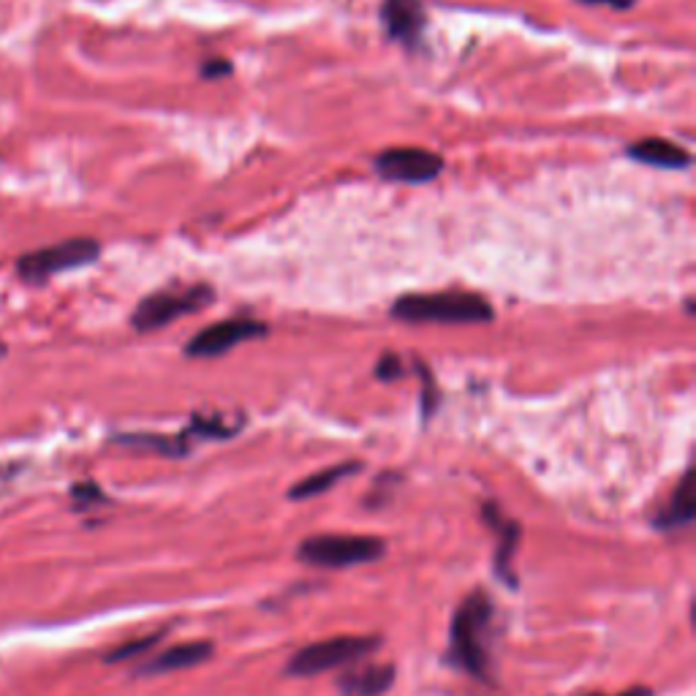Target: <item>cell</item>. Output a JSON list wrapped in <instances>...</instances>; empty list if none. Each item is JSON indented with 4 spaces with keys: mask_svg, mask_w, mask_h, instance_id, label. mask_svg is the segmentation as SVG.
I'll return each instance as SVG.
<instances>
[{
    "mask_svg": "<svg viewBox=\"0 0 696 696\" xmlns=\"http://www.w3.org/2000/svg\"><path fill=\"white\" fill-rule=\"evenodd\" d=\"M482 517H484V523L495 531V536H498V549H495V574H498V579H504L510 588H517V577H514V572H512V558H514V553H517L520 538H523L520 523H514V520L506 517L498 504H484Z\"/></svg>",
    "mask_w": 696,
    "mask_h": 696,
    "instance_id": "9c48e42d",
    "label": "cell"
},
{
    "mask_svg": "<svg viewBox=\"0 0 696 696\" xmlns=\"http://www.w3.org/2000/svg\"><path fill=\"white\" fill-rule=\"evenodd\" d=\"M381 20H384L390 39L403 41V44H414L422 36L427 14L422 0H384L381 6Z\"/></svg>",
    "mask_w": 696,
    "mask_h": 696,
    "instance_id": "30bf717a",
    "label": "cell"
},
{
    "mask_svg": "<svg viewBox=\"0 0 696 696\" xmlns=\"http://www.w3.org/2000/svg\"><path fill=\"white\" fill-rule=\"evenodd\" d=\"M232 74V63L223 58H213L202 65V77L204 80H223V77Z\"/></svg>",
    "mask_w": 696,
    "mask_h": 696,
    "instance_id": "ac0fdd59",
    "label": "cell"
},
{
    "mask_svg": "<svg viewBox=\"0 0 696 696\" xmlns=\"http://www.w3.org/2000/svg\"><path fill=\"white\" fill-rule=\"evenodd\" d=\"M264 335H268V324L256 322V319H226V322H218L199 332L196 337H191L185 346V356H191V360H215V356H223L232 349H238L240 343L259 341Z\"/></svg>",
    "mask_w": 696,
    "mask_h": 696,
    "instance_id": "52a82bcc",
    "label": "cell"
},
{
    "mask_svg": "<svg viewBox=\"0 0 696 696\" xmlns=\"http://www.w3.org/2000/svg\"><path fill=\"white\" fill-rule=\"evenodd\" d=\"M579 3H591V6H613V9H632L634 0H579Z\"/></svg>",
    "mask_w": 696,
    "mask_h": 696,
    "instance_id": "d6986e66",
    "label": "cell"
},
{
    "mask_svg": "<svg viewBox=\"0 0 696 696\" xmlns=\"http://www.w3.org/2000/svg\"><path fill=\"white\" fill-rule=\"evenodd\" d=\"M375 172L392 183H430L444 169V159L422 148H392L373 161Z\"/></svg>",
    "mask_w": 696,
    "mask_h": 696,
    "instance_id": "ba28073f",
    "label": "cell"
},
{
    "mask_svg": "<svg viewBox=\"0 0 696 696\" xmlns=\"http://www.w3.org/2000/svg\"><path fill=\"white\" fill-rule=\"evenodd\" d=\"M392 319L411 324H487L493 322V305L480 294L441 292L405 294L390 307Z\"/></svg>",
    "mask_w": 696,
    "mask_h": 696,
    "instance_id": "7a4b0ae2",
    "label": "cell"
},
{
    "mask_svg": "<svg viewBox=\"0 0 696 696\" xmlns=\"http://www.w3.org/2000/svg\"><path fill=\"white\" fill-rule=\"evenodd\" d=\"M495 604L484 591H474L463 598L450 623V647L446 662L463 669L474 680H493V658H490V637H493Z\"/></svg>",
    "mask_w": 696,
    "mask_h": 696,
    "instance_id": "6da1fadb",
    "label": "cell"
},
{
    "mask_svg": "<svg viewBox=\"0 0 696 696\" xmlns=\"http://www.w3.org/2000/svg\"><path fill=\"white\" fill-rule=\"evenodd\" d=\"M634 161L656 169H688L692 167V153L680 144L667 142V139H643L626 150Z\"/></svg>",
    "mask_w": 696,
    "mask_h": 696,
    "instance_id": "4fadbf2b",
    "label": "cell"
},
{
    "mask_svg": "<svg viewBox=\"0 0 696 696\" xmlns=\"http://www.w3.org/2000/svg\"><path fill=\"white\" fill-rule=\"evenodd\" d=\"M617 696H653V692H650V688H645V686H637V688H632V692H623V694H617Z\"/></svg>",
    "mask_w": 696,
    "mask_h": 696,
    "instance_id": "ffe728a7",
    "label": "cell"
},
{
    "mask_svg": "<svg viewBox=\"0 0 696 696\" xmlns=\"http://www.w3.org/2000/svg\"><path fill=\"white\" fill-rule=\"evenodd\" d=\"M375 375H379L381 381H397L403 375V362L397 360L395 354H384L381 356L379 367H375Z\"/></svg>",
    "mask_w": 696,
    "mask_h": 696,
    "instance_id": "e0dca14e",
    "label": "cell"
},
{
    "mask_svg": "<svg viewBox=\"0 0 696 696\" xmlns=\"http://www.w3.org/2000/svg\"><path fill=\"white\" fill-rule=\"evenodd\" d=\"M161 637H163V634H155V637H144V639H137V643H129V645L118 647V650H114L112 656L107 658V662H125V658L139 656V653H144V650H150V647H153V645H159Z\"/></svg>",
    "mask_w": 696,
    "mask_h": 696,
    "instance_id": "2e32d148",
    "label": "cell"
},
{
    "mask_svg": "<svg viewBox=\"0 0 696 696\" xmlns=\"http://www.w3.org/2000/svg\"><path fill=\"white\" fill-rule=\"evenodd\" d=\"M362 468V463H341V465H332V468L319 471V474L307 476V480L296 482L292 490H289V498L294 501H305V498H316V495L326 493V490L335 487L337 482L346 480V476L356 474Z\"/></svg>",
    "mask_w": 696,
    "mask_h": 696,
    "instance_id": "9a60e30c",
    "label": "cell"
},
{
    "mask_svg": "<svg viewBox=\"0 0 696 696\" xmlns=\"http://www.w3.org/2000/svg\"><path fill=\"white\" fill-rule=\"evenodd\" d=\"M99 256H101L99 242L90 238H74L58 242V245H47L39 248V251L26 253V256L17 262V272H20V278L26 283H44L65 270L93 264Z\"/></svg>",
    "mask_w": 696,
    "mask_h": 696,
    "instance_id": "5b68a950",
    "label": "cell"
},
{
    "mask_svg": "<svg viewBox=\"0 0 696 696\" xmlns=\"http://www.w3.org/2000/svg\"><path fill=\"white\" fill-rule=\"evenodd\" d=\"M395 683V667L390 664H365L351 667L337 677V692L343 696H381Z\"/></svg>",
    "mask_w": 696,
    "mask_h": 696,
    "instance_id": "8fae6325",
    "label": "cell"
},
{
    "mask_svg": "<svg viewBox=\"0 0 696 696\" xmlns=\"http://www.w3.org/2000/svg\"><path fill=\"white\" fill-rule=\"evenodd\" d=\"M386 544L375 536L354 534H319L300 542L296 558L302 563L322 568H349L360 563H373L384 558Z\"/></svg>",
    "mask_w": 696,
    "mask_h": 696,
    "instance_id": "3957f363",
    "label": "cell"
},
{
    "mask_svg": "<svg viewBox=\"0 0 696 696\" xmlns=\"http://www.w3.org/2000/svg\"><path fill=\"white\" fill-rule=\"evenodd\" d=\"M381 645L379 637H332L313 643L302 650H296L289 662L286 675L292 677H313L322 672L341 669L346 664L360 662L367 653H373Z\"/></svg>",
    "mask_w": 696,
    "mask_h": 696,
    "instance_id": "8992f818",
    "label": "cell"
},
{
    "mask_svg": "<svg viewBox=\"0 0 696 696\" xmlns=\"http://www.w3.org/2000/svg\"><path fill=\"white\" fill-rule=\"evenodd\" d=\"M694 514H696V495H694V474L688 471L683 476L677 490L672 493L669 504L664 506L662 512L656 514L653 525L658 531H675V528H686V525L694 523Z\"/></svg>",
    "mask_w": 696,
    "mask_h": 696,
    "instance_id": "5bb4252c",
    "label": "cell"
},
{
    "mask_svg": "<svg viewBox=\"0 0 696 696\" xmlns=\"http://www.w3.org/2000/svg\"><path fill=\"white\" fill-rule=\"evenodd\" d=\"M213 300V286H204V283L188 289H174V292H155L139 302L137 311L131 313V324L139 332L161 330V326L178 322V319L204 311Z\"/></svg>",
    "mask_w": 696,
    "mask_h": 696,
    "instance_id": "277c9868",
    "label": "cell"
},
{
    "mask_svg": "<svg viewBox=\"0 0 696 696\" xmlns=\"http://www.w3.org/2000/svg\"><path fill=\"white\" fill-rule=\"evenodd\" d=\"M210 658H213V643L196 639V643L174 645V647H169V650L159 653L153 662H148L142 669H139V675H167V672L191 669V667H199V664L210 662Z\"/></svg>",
    "mask_w": 696,
    "mask_h": 696,
    "instance_id": "7c38bea8",
    "label": "cell"
}]
</instances>
